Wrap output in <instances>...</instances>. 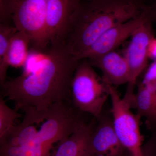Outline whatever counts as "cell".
<instances>
[{"instance_id":"cell-1","label":"cell","mask_w":156,"mask_h":156,"mask_svg":"<svg viewBox=\"0 0 156 156\" xmlns=\"http://www.w3.org/2000/svg\"><path fill=\"white\" fill-rule=\"evenodd\" d=\"M80 61L65 43L50 45L44 51L31 49L22 73L1 87L2 96L23 112L44 111L56 104L71 103L72 82Z\"/></svg>"},{"instance_id":"cell-2","label":"cell","mask_w":156,"mask_h":156,"mask_svg":"<svg viewBox=\"0 0 156 156\" xmlns=\"http://www.w3.org/2000/svg\"><path fill=\"white\" fill-rule=\"evenodd\" d=\"M147 0L81 1L72 15L66 44L78 60L105 32L139 17L148 7Z\"/></svg>"},{"instance_id":"cell-3","label":"cell","mask_w":156,"mask_h":156,"mask_svg":"<svg viewBox=\"0 0 156 156\" xmlns=\"http://www.w3.org/2000/svg\"><path fill=\"white\" fill-rule=\"evenodd\" d=\"M69 112L53 107L43 120L24 115L22 122L0 139V156H53L60 141L75 131Z\"/></svg>"},{"instance_id":"cell-4","label":"cell","mask_w":156,"mask_h":156,"mask_svg":"<svg viewBox=\"0 0 156 156\" xmlns=\"http://www.w3.org/2000/svg\"><path fill=\"white\" fill-rule=\"evenodd\" d=\"M109 95L108 84L97 74L87 59L81 60L72 82L71 100L73 106L97 119L102 114Z\"/></svg>"},{"instance_id":"cell-5","label":"cell","mask_w":156,"mask_h":156,"mask_svg":"<svg viewBox=\"0 0 156 156\" xmlns=\"http://www.w3.org/2000/svg\"><path fill=\"white\" fill-rule=\"evenodd\" d=\"M48 0H11L9 13L18 31L30 37L31 48L44 51L50 46L47 33Z\"/></svg>"},{"instance_id":"cell-6","label":"cell","mask_w":156,"mask_h":156,"mask_svg":"<svg viewBox=\"0 0 156 156\" xmlns=\"http://www.w3.org/2000/svg\"><path fill=\"white\" fill-rule=\"evenodd\" d=\"M108 88L113 127L120 142L133 156H153L143 149L140 118L133 113L131 105L121 97L115 87L108 84Z\"/></svg>"},{"instance_id":"cell-7","label":"cell","mask_w":156,"mask_h":156,"mask_svg":"<svg viewBox=\"0 0 156 156\" xmlns=\"http://www.w3.org/2000/svg\"><path fill=\"white\" fill-rule=\"evenodd\" d=\"M156 20V11L147 17L134 31L126 50V57L130 69L131 79L127 89L134 91L139 76L147 65L148 50L154 38L152 23Z\"/></svg>"},{"instance_id":"cell-8","label":"cell","mask_w":156,"mask_h":156,"mask_svg":"<svg viewBox=\"0 0 156 156\" xmlns=\"http://www.w3.org/2000/svg\"><path fill=\"white\" fill-rule=\"evenodd\" d=\"M127 152L115 132L111 114L103 111L99 118H94L86 156H124Z\"/></svg>"},{"instance_id":"cell-9","label":"cell","mask_w":156,"mask_h":156,"mask_svg":"<svg viewBox=\"0 0 156 156\" xmlns=\"http://www.w3.org/2000/svg\"><path fill=\"white\" fill-rule=\"evenodd\" d=\"M154 10L151 5L139 17L114 27L106 31L84 53L81 60L97 58L114 51L129 37Z\"/></svg>"},{"instance_id":"cell-10","label":"cell","mask_w":156,"mask_h":156,"mask_svg":"<svg viewBox=\"0 0 156 156\" xmlns=\"http://www.w3.org/2000/svg\"><path fill=\"white\" fill-rule=\"evenodd\" d=\"M81 0H48L47 33L50 45L65 44L69 34L72 15Z\"/></svg>"},{"instance_id":"cell-11","label":"cell","mask_w":156,"mask_h":156,"mask_svg":"<svg viewBox=\"0 0 156 156\" xmlns=\"http://www.w3.org/2000/svg\"><path fill=\"white\" fill-rule=\"evenodd\" d=\"M89 60L92 66L101 71L102 78L107 83L115 87L130 82L131 76L128 62L126 57L115 51Z\"/></svg>"},{"instance_id":"cell-12","label":"cell","mask_w":156,"mask_h":156,"mask_svg":"<svg viewBox=\"0 0 156 156\" xmlns=\"http://www.w3.org/2000/svg\"><path fill=\"white\" fill-rule=\"evenodd\" d=\"M124 98L131 108L136 110V115L140 119L145 118L148 128L153 133L156 132V95L153 85L140 83L136 93L130 98Z\"/></svg>"},{"instance_id":"cell-13","label":"cell","mask_w":156,"mask_h":156,"mask_svg":"<svg viewBox=\"0 0 156 156\" xmlns=\"http://www.w3.org/2000/svg\"><path fill=\"white\" fill-rule=\"evenodd\" d=\"M94 120L85 123L56 146L53 156H86Z\"/></svg>"},{"instance_id":"cell-14","label":"cell","mask_w":156,"mask_h":156,"mask_svg":"<svg viewBox=\"0 0 156 156\" xmlns=\"http://www.w3.org/2000/svg\"><path fill=\"white\" fill-rule=\"evenodd\" d=\"M31 41L25 33L17 31L11 38L8 52L9 66L15 68L24 66L30 53Z\"/></svg>"},{"instance_id":"cell-15","label":"cell","mask_w":156,"mask_h":156,"mask_svg":"<svg viewBox=\"0 0 156 156\" xmlns=\"http://www.w3.org/2000/svg\"><path fill=\"white\" fill-rule=\"evenodd\" d=\"M18 31L13 23H0V85L2 87L7 80L8 52L11 38Z\"/></svg>"},{"instance_id":"cell-16","label":"cell","mask_w":156,"mask_h":156,"mask_svg":"<svg viewBox=\"0 0 156 156\" xmlns=\"http://www.w3.org/2000/svg\"><path fill=\"white\" fill-rule=\"evenodd\" d=\"M21 115L18 111L9 107L3 96L0 97V139L7 135L15 126L14 122Z\"/></svg>"},{"instance_id":"cell-17","label":"cell","mask_w":156,"mask_h":156,"mask_svg":"<svg viewBox=\"0 0 156 156\" xmlns=\"http://www.w3.org/2000/svg\"><path fill=\"white\" fill-rule=\"evenodd\" d=\"M156 82V60L149 66L141 83L144 85H153Z\"/></svg>"},{"instance_id":"cell-18","label":"cell","mask_w":156,"mask_h":156,"mask_svg":"<svg viewBox=\"0 0 156 156\" xmlns=\"http://www.w3.org/2000/svg\"><path fill=\"white\" fill-rule=\"evenodd\" d=\"M149 58L156 60V39L154 38L150 43L148 50Z\"/></svg>"},{"instance_id":"cell-19","label":"cell","mask_w":156,"mask_h":156,"mask_svg":"<svg viewBox=\"0 0 156 156\" xmlns=\"http://www.w3.org/2000/svg\"><path fill=\"white\" fill-rule=\"evenodd\" d=\"M151 5L152 7H153V8L154 9L155 11H156V2Z\"/></svg>"},{"instance_id":"cell-20","label":"cell","mask_w":156,"mask_h":156,"mask_svg":"<svg viewBox=\"0 0 156 156\" xmlns=\"http://www.w3.org/2000/svg\"><path fill=\"white\" fill-rule=\"evenodd\" d=\"M153 86H154V91L155 93V94L156 95V82L154 84Z\"/></svg>"},{"instance_id":"cell-21","label":"cell","mask_w":156,"mask_h":156,"mask_svg":"<svg viewBox=\"0 0 156 156\" xmlns=\"http://www.w3.org/2000/svg\"><path fill=\"white\" fill-rule=\"evenodd\" d=\"M124 156H133L131 153L129 152L128 151V152Z\"/></svg>"},{"instance_id":"cell-22","label":"cell","mask_w":156,"mask_h":156,"mask_svg":"<svg viewBox=\"0 0 156 156\" xmlns=\"http://www.w3.org/2000/svg\"><path fill=\"white\" fill-rule=\"evenodd\" d=\"M92 1V0H81V1Z\"/></svg>"}]
</instances>
